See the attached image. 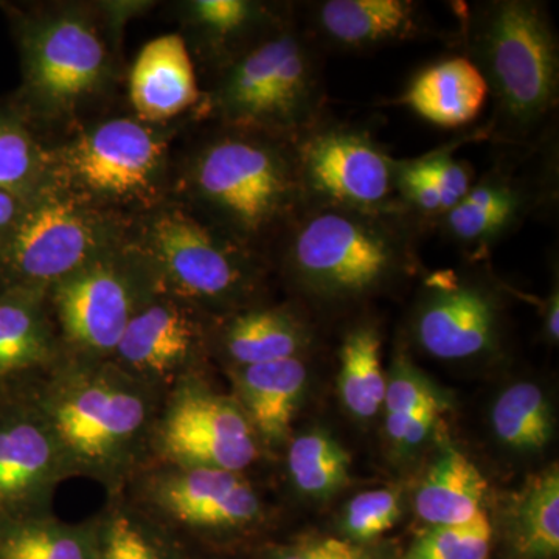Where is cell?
I'll return each mask as SVG.
<instances>
[{
	"mask_svg": "<svg viewBox=\"0 0 559 559\" xmlns=\"http://www.w3.org/2000/svg\"><path fill=\"white\" fill-rule=\"evenodd\" d=\"M49 288L20 286L0 293V385L33 380L61 359Z\"/></svg>",
	"mask_w": 559,
	"mask_h": 559,
	"instance_id": "7402d4cb",
	"label": "cell"
},
{
	"mask_svg": "<svg viewBox=\"0 0 559 559\" xmlns=\"http://www.w3.org/2000/svg\"><path fill=\"white\" fill-rule=\"evenodd\" d=\"M255 559H369L359 544L333 536H305L288 543L261 544Z\"/></svg>",
	"mask_w": 559,
	"mask_h": 559,
	"instance_id": "8d00e7d4",
	"label": "cell"
},
{
	"mask_svg": "<svg viewBox=\"0 0 559 559\" xmlns=\"http://www.w3.org/2000/svg\"><path fill=\"white\" fill-rule=\"evenodd\" d=\"M491 425L500 443L520 452L543 451L554 437L549 401L532 382H518L500 393L492 406Z\"/></svg>",
	"mask_w": 559,
	"mask_h": 559,
	"instance_id": "1f68e13d",
	"label": "cell"
},
{
	"mask_svg": "<svg viewBox=\"0 0 559 559\" xmlns=\"http://www.w3.org/2000/svg\"><path fill=\"white\" fill-rule=\"evenodd\" d=\"M293 145L308 205L406 213L396 186V157L366 127L329 112Z\"/></svg>",
	"mask_w": 559,
	"mask_h": 559,
	"instance_id": "4fadbf2b",
	"label": "cell"
},
{
	"mask_svg": "<svg viewBox=\"0 0 559 559\" xmlns=\"http://www.w3.org/2000/svg\"><path fill=\"white\" fill-rule=\"evenodd\" d=\"M454 43L487 84L485 135L498 148H532L558 134L559 39L539 0L452 3Z\"/></svg>",
	"mask_w": 559,
	"mask_h": 559,
	"instance_id": "3957f363",
	"label": "cell"
},
{
	"mask_svg": "<svg viewBox=\"0 0 559 559\" xmlns=\"http://www.w3.org/2000/svg\"><path fill=\"white\" fill-rule=\"evenodd\" d=\"M558 168V134L532 148H499L465 200L437 219L432 230L468 263H481L530 219L557 209Z\"/></svg>",
	"mask_w": 559,
	"mask_h": 559,
	"instance_id": "30bf717a",
	"label": "cell"
},
{
	"mask_svg": "<svg viewBox=\"0 0 559 559\" xmlns=\"http://www.w3.org/2000/svg\"><path fill=\"white\" fill-rule=\"evenodd\" d=\"M0 559H97L94 516L69 524L53 513H0Z\"/></svg>",
	"mask_w": 559,
	"mask_h": 559,
	"instance_id": "4316f807",
	"label": "cell"
},
{
	"mask_svg": "<svg viewBox=\"0 0 559 559\" xmlns=\"http://www.w3.org/2000/svg\"><path fill=\"white\" fill-rule=\"evenodd\" d=\"M411 331L415 344L436 359L489 355L499 347L502 334L498 290L468 272H433L415 305Z\"/></svg>",
	"mask_w": 559,
	"mask_h": 559,
	"instance_id": "e0dca14e",
	"label": "cell"
},
{
	"mask_svg": "<svg viewBox=\"0 0 559 559\" xmlns=\"http://www.w3.org/2000/svg\"><path fill=\"white\" fill-rule=\"evenodd\" d=\"M381 345L380 329L370 322L353 326L342 341L337 390L353 417L373 418L384 404L388 378L382 370Z\"/></svg>",
	"mask_w": 559,
	"mask_h": 559,
	"instance_id": "f1b7e54d",
	"label": "cell"
},
{
	"mask_svg": "<svg viewBox=\"0 0 559 559\" xmlns=\"http://www.w3.org/2000/svg\"><path fill=\"white\" fill-rule=\"evenodd\" d=\"M124 241L148 263L162 293L212 318L263 304L270 260L175 198L128 221Z\"/></svg>",
	"mask_w": 559,
	"mask_h": 559,
	"instance_id": "ba28073f",
	"label": "cell"
},
{
	"mask_svg": "<svg viewBox=\"0 0 559 559\" xmlns=\"http://www.w3.org/2000/svg\"><path fill=\"white\" fill-rule=\"evenodd\" d=\"M485 492L479 468L457 448L447 447L415 491V511L430 527L463 524L484 511Z\"/></svg>",
	"mask_w": 559,
	"mask_h": 559,
	"instance_id": "d4e9b609",
	"label": "cell"
},
{
	"mask_svg": "<svg viewBox=\"0 0 559 559\" xmlns=\"http://www.w3.org/2000/svg\"><path fill=\"white\" fill-rule=\"evenodd\" d=\"M159 290L148 263L127 241L87 261L49 288L62 353L109 359L132 318Z\"/></svg>",
	"mask_w": 559,
	"mask_h": 559,
	"instance_id": "7c38bea8",
	"label": "cell"
},
{
	"mask_svg": "<svg viewBox=\"0 0 559 559\" xmlns=\"http://www.w3.org/2000/svg\"><path fill=\"white\" fill-rule=\"evenodd\" d=\"M128 219L47 182L27 201L0 246V293L20 286L50 288L66 275L117 248Z\"/></svg>",
	"mask_w": 559,
	"mask_h": 559,
	"instance_id": "8fae6325",
	"label": "cell"
},
{
	"mask_svg": "<svg viewBox=\"0 0 559 559\" xmlns=\"http://www.w3.org/2000/svg\"><path fill=\"white\" fill-rule=\"evenodd\" d=\"M473 140H487L484 127L469 132L468 135L465 134L463 138L452 140L448 145L439 146V148L429 151L423 156L414 157L415 165L440 190L441 197L447 202L448 212L454 209L459 202L465 200L471 187L476 182V170H474L471 162L455 157V151L459 146L462 143L473 142Z\"/></svg>",
	"mask_w": 559,
	"mask_h": 559,
	"instance_id": "e575fe53",
	"label": "cell"
},
{
	"mask_svg": "<svg viewBox=\"0 0 559 559\" xmlns=\"http://www.w3.org/2000/svg\"><path fill=\"white\" fill-rule=\"evenodd\" d=\"M27 201L11 191L0 189V246L16 227Z\"/></svg>",
	"mask_w": 559,
	"mask_h": 559,
	"instance_id": "74e56055",
	"label": "cell"
},
{
	"mask_svg": "<svg viewBox=\"0 0 559 559\" xmlns=\"http://www.w3.org/2000/svg\"><path fill=\"white\" fill-rule=\"evenodd\" d=\"M290 5L264 0H187L176 10L191 58L210 79L274 31Z\"/></svg>",
	"mask_w": 559,
	"mask_h": 559,
	"instance_id": "d6986e66",
	"label": "cell"
},
{
	"mask_svg": "<svg viewBox=\"0 0 559 559\" xmlns=\"http://www.w3.org/2000/svg\"><path fill=\"white\" fill-rule=\"evenodd\" d=\"M229 554H194L193 559H230Z\"/></svg>",
	"mask_w": 559,
	"mask_h": 559,
	"instance_id": "ab89813d",
	"label": "cell"
},
{
	"mask_svg": "<svg viewBox=\"0 0 559 559\" xmlns=\"http://www.w3.org/2000/svg\"><path fill=\"white\" fill-rule=\"evenodd\" d=\"M312 329L294 305L259 304L212 319V359L224 369L296 358L310 348Z\"/></svg>",
	"mask_w": 559,
	"mask_h": 559,
	"instance_id": "44dd1931",
	"label": "cell"
},
{
	"mask_svg": "<svg viewBox=\"0 0 559 559\" xmlns=\"http://www.w3.org/2000/svg\"><path fill=\"white\" fill-rule=\"evenodd\" d=\"M429 382L418 373L406 358L396 360L392 377L385 388V430L399 450L407 428L429 404L439 401Z\"/></svg>",
	"mask_w": 559,
	"mask_h": 559,
	"instance_id": "836d02e7",
	"label": "cell"
},
{
	"mask_svg": "<svg viewBox=\"0 0 559 559\" xmlns=\"http://www.w3.org/2000/svg\"><path fill=\"white\" fill-rule=\"evenodd\" d=\"M47 182L46 140L9 98L0 102V189L31 200Z\"/></svg>",
	"mask_w": 559,
	"mask_h": 559,
	"instance_id": "f546056e",
	"label": "cell"
},
{
	"mask_svg": "<svg viewBox=\"0 0 559 559\" xmlns=\"http://www.w3.org/2000/svg\"><path fill=\"white\" fill-rule=\"evenodd\" d=\"M492 528L487 513L455 525L430 527L401 559H488Z\"/></svg>",
	"mask_w": 559,
	"mask_h": 559,
	"instance_id": "d6a6232c",
	"label": "cell"
},
{
	"mask_svg": "<svg viewBox=\"0 0 559 559\" xmlns=\"http://www.w3.org/2000/svg\"><path fill=\"white\" fill-rule=\"evenodd\" d=\"M255 430L230 393L213 388L209 374L189 378L162 400L150 460L248 473L263 457Z\"/></svg>",
	"mask_w": 559,
	"mask_h": 559,
	"instance_id": "5bb4252c",
	"label": "cell"
},
{
	"mask_svg": "<svg viewBox=\"0 0 559 559\" xmlns=\"http://www.w3.org/2000/svg\"><path fill=\"white\" fill-rule=\"evenodd\" d=\"M294 9L325 55L369 53L439 35L414 0H312L294 2Z\"/></svg>",
	"mask_w": 559,
	"mask_h": 559,
	"instance_id": "ac0fdd59",
	"label": "cell"
},
{
	"mask_svg": "<svg viewBox=\"0 0 559 559\" xmlns=\"http://www.w3.org/2000/svg\"><path fill=\"white\" fill-rule=\"evenodd\" d=\"M212 319L159 290L132 318L109 359L165 396L180 382L209 374Z\"/></svg>",
	"mask_w": 559,
	"mask_h": 559,
	"instance_id": "9a60e30c",
	"label": "cell"
},
{
	"mask_svg": "<svg viewBox=\"0 0 559 559\" xmlns=\"http://www.w3.org/2000/svg\"><path fill=\"white\" fill-rule=\"evenodd\" d=\"M193 123L103 110L47 140L49 182L130 221L171 198L176 138Z\"/></svg>",
	"mask_w": 559,
	"mask_h": 559,
	"instance_id": "8992f818",
	"label": "cell"
},
{
	"mask_svg": "<svg viewBox=\"0 0 559 559\" xmlns=\"http://www.w3.org/2000/svg\"><path fill=\"white\" fill-rule=\"evenodd\" d=\"M231 393L264 451L286 447L304 401L308 367L301 356L226 370Z\"/></svg>",
	"mask_w": 559,
	"mask_h": 559,
	"instance_id": "603a6c76",
	"label": "cell"
},
{
	"mask_svg": "<svg viewBox=\"0 0 559 559\" xmlns=\"http://www.w3.org/2000/svg\"><path fill=\"white\" fill-rule=\"evenodd\" d=\"M487 102V84L479 70L463 55H452L419 69L393 105L436 127L457 130L473 123Z\"/></svg>",
	"mask_w": 559,
	"mask_h": 559,
	"instance_id": "cb8c5ba5",
	"label": "cell"
},
{
	"mask_svg": "<svg viewBox=\"0 0 559 559\" xmlns=\"http://www.w3.org/2000/svg\"><path fill=\"white\" fill-rule=\"evenodd\" d=\"M507 535L518 559H555L559 554L558 465L530 477L510 503Z\"/></svg>",
	"mask_w": 559,
	"mask_h": 559,
	"instance_id": "83f0119b",
	"label": "cell"
},
{
	"mask_svg": "<svg viewBox=\"0 0 559 559\" xmlns=\"http://www.w3.org/2000/svg\"><path fill=\"white\" fill-rule=\"evenodd\" d=\"M349 454L323 430L290 437L286 443V473L290 485L305 498L330 499L348 484Z\"/></svg>",
	"mask_w": 559,
	"mask_h": 559,
	"instance_id": "4dcf8cb0",
	"label": "cell"
},
{
	"mask_svg": "<svg viewBox=\"0 0 559 559\" xmlns=\"http://www.w3.org/2000/svg\"><path fill=\"white\" fill-rule=\"evenodd\" d=\"M202 87L180 33L150 40L128 73V108L151 123L200 121Z\"/></svg>",
	"mask_w": 559,
	"mask_h": 559,
	"instance_id": "ffe728a7",
	"label": "cell"
},
{
	"mask_svg": "<svg viewBox=\"0 0 559 559\" xmlns=\"http://www.w3.org/2000/svg\"><path fill=\"white\" fill-rule=\"evenodd\" d=\"M325 57L293 2L274 31L210 76L200 121L296 139L330 112Z\"/></svg>",
	"mask_w": 559,
	"mask_h": 559,
	"instance_id": "52a82bcc",
	"label": "cell"
},
{
	"mask_svg": "<svg viewBox=\"0 0 559 559\" xmlns=\"http://www.w3.org/2000/svg\"><path fill=\"white\" fill-rule=\"evenodd\" d=\"M49 419L70 476L121 495L150 462L164 396L110 359L62 355L46 373L22 381Z\"/></svg>",
	"mask_w": 559,
	"mask_h": 559,
	"instance_id": "277c9868",
	"label": "cell"
},
{
	"mask_svg": "<svg viewBox=\"0 0 559 559\" xmlns=\"http://www.w3.org/2000/svg\"><path fill=\"white\" fill-rule=\"evenodd\" d=\"M72 479L60 441L24 382L0 385V513H53Z\"/></svg>",
	"mask_w": 559,
	"mask_h": 559,
	"instance_id": "2e32d148",
	"label": "cell"
},
{
	"mask_svg": "<svg viewBox=\"0 0 559 559\" xmlns=\"http://www.w3.org/2000/svg\"><path fill=\"white\" fill-rule=\"evenodd\" d=\"M97 559H193L159 522L143 513L124 495L109 496L94 516Z\"/></svg>",
	"mask_w": 559,
	"mask_h": 559,
	"instance_id": "484cf974",
	"label": "cell"
},
{
	"mask_svg": "<svg viewBox=\"0 0 559 559\" xmlns=\"http://www.w3.org/2000/svg\"><path fill=\"white\" fill-rule=\"evenodd\" d=\"M198 124L176 156L171 198L270 260L275 242L308 207L293 140L215 121Z\"/></svg>",
	"mask_w": 559,
	"mask_h": 559,
	"instance_id": "7a4b0ae2",
	"label": "cell"
},
{
	"mask_svg": "<svg viewBox=\"0 0 559 559\" xmlns=\"http://www.w3.org/2000/svg\"><path fill=\"white\" fill-rule=\"evenodd\" d=\"M425 234L407 213L308 205L275 242L270 263L304 299L345 307L415 274Z\"/></svg>",
	"mask_w": 559,
	"mask_h": 559,
	"instance_id": "5b68a950",
	"label": "cell"
},
{
	"mask_svg": "<svg viewBox=\"0 0 559 559\" xmlns=\"http://www.w3.org/2000/svg\"><path fill=\"white\" fill-rule=\"evenodd\" d=\"M400 516V496L395 489H370L349 500L342 527L353 543H369L395 527Z\"/></svg>",
	"mask_w": 559,
	"mask_h": 559,
	"instance_id": "d590c367",
	"label": "cell"
},
{
	"mask_svg": "<svg viewBox=\"0 0 559 559\" xmlns=\"http://www.w3.org/2000/svg\"><path fill=\"white\" fill-rule=\"evenodd\" d=\"M121 495L193 554H227L270 521L248 473L150 460Z\"/></svg>",
	"mask_w": 559,
	"mask_h": 559,
	"instance_id": "9c48e42d",
	"label": "cell"
},
{
	"mask_svg": "<svg viewBox=\"0 0 559 559\" xmlns=\"http://www.w3.org/2000/svg\"><path fill=\"white\" fill-rule=\"evenodd\" d=\"M549 297L544 301V334L550 344L557 345L559 340V289L558 275H555Z\"/></svg>",
	"mask_w": 559,
	"mask_h": 559,
	"instance_id": "f35d334b",
	"label": "cell"
},
{
	"mask_svg": "<svg viewBox=\"0 0 559 559\" xmlns=\"http://www.w3.org/2000/svg\"><path fill=\"white\" fill-rule=\"evenodd\" d=\"M148 3H0L20 51L9 102L50 140L103 112L123 76L124 24Z\"/></svg>",
	"mask_w": 559,
	"mask_h": 559,
	"instance_id": "6da1fadb",
	"label": "cell"
}]
</instances>
